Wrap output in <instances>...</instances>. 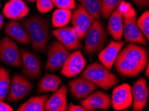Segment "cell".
Segmentation results:
<instances>
[{"instance_id":"1","label":"cell","mask_w":149,"mask_h":111,"mask_svg":"<svg viewBox=\"0 0 149 111\" xmlns=\"http://www.w3.org/2000/svg\"><path fill=\"white\" fill-rule=\"evenodd\" d=\"M22 24L28 34L31 47L35 51L46 53L49 35V23L46 18L40 15L22 19Z\"/></svg>"},{"instance_id":"2","label":"cell","mask_w":149,"mask_h":111,"mask_svg":"<svg viewBox=\"0 0 149 111\" xmlns=\"http://www.w3.org/2000/svg\"><path fill=\"white\" fill-rule=\"evenodd\" d=\"M118 7L123 13V35L126 41L146 46L147 40L137 26L136 11L126 1H121Z\"/></svg>"},{"instance_id":"3","label":"cell","mask_w":149,"mask_h":111,"mask_svg":"<svg viewBox=\"0 0 149 111\" xmlns=\"http://www.w3.org/2000/svg\"><path fill=\"white\" fill-rule=\"evenodd\" d=\"M81 77L90 81L98 87L107 90L119 83V80L113 72L97 61L88 65L82 71Z\"/></svg>"},{"instance_id":"4","label":"cell","mask_w":149,"mask_h":111,"mask_svg":"<svg viewBox=\"0 0 149 111\" xmlns=\"http://www.w3.org/2000/svg\"><path fill=\"white\" fill-rule=\"evenodd\" d=\"M84 37V52L86 55L91 57L98 53L104 47L108 34L100 20L96 19Z\"/></svg>"},{"instance_id":"5","label":"cell","mask_w":149,"mask_h":111,"mask_svg":"<svg viewBox=\"0 0 149 111\" xmlns=\"http://www.w3.org/2000/svg\"><path fill=\"white\" fill-rule=\"evenodd\" d=\"M48 58L46 63V69L49 71H56L62 69L70 52L59 41H54L49 45Z\"/></svg>"},{"instance_id":"6","label":"cell","mask_w":149,"mask_h":111,"mask_svg":"<svg viewBox=\"0 0 149 111\" xmlns=\"http://www.w3.org/2000/svg\"><path fill=\"white\" fill-rule=\"evenodd\" d=\"M0 60L8 66L22 67V57L17 45L8 36L0 41Z\"/></svg>"},{"instance_id":"7","label":"cell","mask_w":149,"mask_h":111,"mask_svg":"<svg viewBox=\"0 0 149 111\" xmlns=\"http://www.w3.org/2000/svg\"><path fill=\"white\" fill-rule=\"evenodd\" d=\"M22 57V72L25 77L37 79L42 73V62L38 55L25 49L20 50Z\"/></svg>"},{"instance_id":"8","label":"cell","mask_w":149,"mask_h":111,"mask_svg":"<svg viewBox=\"0 0 149 111\" xmlns=\"http://www.w3.org/2000/svg\"><path fill=\"white\" fill-rule=\"evenodd\" d=\"M33 88V85L28 79L21 74L16 73L13 76L7 101L17 102L30 93Z\"/></svg>"},{"instance_id":"9","label":"cell","mask_w":149,"mask_h":111,"mask_svg":"<svg viewBox=\"0 0 149 111\" xmlns=\"http://www.w3.org/2000/svg\"><path fill=\"white\" fill-rule=\"evenodd\" d=\"M70 20L79 39L82 40L96 19L92 17L81 4H79L74 13H72Z\"/></svg>"},{"instance_id":"10","label":"cell","mask_w":149,"mask_h":111,"mask_svg":"<svg viewBox=\"0 0 149 111\" xmlns=\"http://www.w3.org/2000/svg\"><path fill=\"white\" fill-rule=\"evenodd\" d=\"M86 65V59L82 52L76 50L67 58L66 62L61 69V74L67 78L74 77L80 73Z\"/></svg>"},{"instance_id":"11","label":"cell","mask_w":149,"mask_h":111,"mask_svg":"<svg viewBox=\"0 0 149 111\" xmlns=\"http://www.w3.org/2000/svg\"><path fill=\"white\" fill-rule=\"evenodd\" d=\"M112 106L115 110H123L128 108L132 104L131 87L124 83L116 87L112 91Z\"/></svg>"},{"instance_id":"12","label":"cell","mask_w":149,"mask_h":111,"mask_svg":"<svg viewBox=\"0 0 149 111\" xmlns=\"http://www.w3.org/2000/svg\"><path fill=\"white\" fill-rule=\"evenodd\" d=\"M80 105L88 111L101 109L104 110H109L112 106L111 97L107 92L101 90L92 92L86 98L81 101Z\"/></svg>"},{"instance_id":"13","label":"cell","mask_w":149,"mask_h":111,"mask_svg":"<svg viewBox=\"0 0 149 111\" xmlns=\"http://www.w3.org/2000/svg\"><path fill=\"white\" fill-rule=\"evenodd\" d=\"M132 96V110L142 111L147 105L148 89L146 79L143 77L140 79L133 84L131 87Z\"/></svg>"},{"instance_id":"14","label":"cell","mask_w":149,"mask_h":111,"mask_svg":"<svg viewBox=\"0 0 149 111\" xmlns=\"http://www.w3.org/2000/svg\"><path fill=\"white\" fill-rule=\"evenodd\" d=\"M53 35L68 50H76L82 47V44L73 27L65 26L52 31Z\"/></svg>"},{"instance_id":"15","label":"cell","mask_w":149,"mask_h":111,"mask_svg":"<svg viewBox=\"0 0 149 111\" xmlns=\"http://www.w3.org/2000/svg\"><path fill=\"white\" fill-rule=\"evenodd\" d=\"M70 90L74 98L82 100L98 89V87L91 81L82 77L76 78L68 83Z\"/></svg>"},{"instance_id":"16","label":"cell","mask_w":149,"mask_h":111,"mask_svg":"<svg viewBox=\"0 0 149 111\" xmlns=\"http://www.w3.org/2000/svg\"><path fill=\"white\" fill-rule=\"evenodd\" d=\"M124 45L125 42L122 41L112 40L108 46L99 52V61L108 70L112 69Z\"/></svg>"},{"instance_id":"17","label":"cell","mask_w":149,"mask_h":111,"mask_svg":"<svg viewBox=\"0 0 149 111\" xmlns=\"http://www.w3.org/2000/svg\"><path fill=\"white\" fill-rule=\"evenodd\" d=\"M68 89L65 84H62L59 89L54 92L48 97L45 104V110L47 111H66L68 110L67 94Z\"/></svg>"},{"instance_id":"18","label":"cell","mask_w":149,"mask_h":111,"mask_svg":"<svg viewBox=\"0 0 149 111\" xmlns=\"http://www.w3.org/2000/svg\"><path fill=\"white\" fill-rule=\"evenodd\" d=\"M29 13L30 9L23 0H9L3 9L4 16L15 21L24 19Z\"/></svg>"},{"instance_id":"19","label":"cell","mask_w":149,"mask_h":111,"mask_svg":"<svg viewBox=\"0 0 149 111\" xmlns=\"http://www.w3.org/2000/svg\"><path fill=\"white\" fill-rule=\"evenodd\" d=\"M114 63L116 71L120 74L130 77L139 75L146 66V65L135 62L134 61L128 59L119 55Z\"/></svg>"},{"instance_id":"20","label":"cell","mask_w":149,"mask_h":111,"mask_svg":"<svg viewBox=\"0 0 149 111\" xmlns=\"http://www.w3.org/2000/svg\"><path fill=\"white\" fill-rule=\"evenodd\" d=\"M4 33L11 39L20 44L28 45L30 43L28 34L22 23L15 20H11L6 25Z\"/></svg>"},{"instance_id":"21","label":"cell","mask_w":149,"mask_h":111,"mask_svg":"<svg viewBox=\"0 0 149 111\" xmlns=\"http://www.w3.org/2000/svg\"><path fill=\"white\" fill-rule=\"evenodd\" d=\"M118 55L143 65H146L148 62L146 49L140 44H136L135 43L128 44L120 51Z\"/></svg>"},{"instance_id":"22","label":"cell","mask_w":149,"mask_h":111,"mask_svg":"<svg viewBox=\"0 0 149 111\" xmlns=\"http://www.w3.org/2000/svg\"><path fill=\"white\" fill-rule=\"evenodd\" d=\"M107 30L114 40L122 41L123 37V13L118 8L110 15Z\"/></svg>"},{"instance_id":"23","label":"cell","mask_w":149,"mask_h":111,"mask_svg":"<svg viewBox=\"0 0 149 111\" xmlns=\"http://www.w3.org/2000/svg\"><path fill=\"white\" fill-rule=\"evenodd\" d=\"M61 85L60 77L52 74H46L41 79L38 84V94L55 92L59 89Z\"/></svg>"},{"instance_id":"24","label":"cell","mask_w":149,"mask_h":111,"mask_svg":"<svg viewBox=\"0 0 149 111\" xmlns=\"http://www.w3.org/2000/svg\"><path fill=\"white\" fill-rule=\"evenodd\" d=\"M48 95L32 97L17 108V111H44L45 104L48 99Z\"/></svg>"},{"instance_id":"25","label":"cell","mask_w":149,"mask_h":111,"mask_svg":"<svg viewBox=\"0 0 149 111\" xmlns=\"http://www.w3.org/2000/svg\"><path fill=\"white\" fill-rule=\"evenodd\" d=\"M71 17V10L58 8L53 13L52 17V23L54 28H63L66 26L70 21Z\"/></svg>"},{"instance_id":"26","label":"cell","mask_w":149,"mask_h":111,"mask_svg":"<svg viewBox=\"0 0 149 111\" xmlns=\"http://www.w3.org/2000/svg\"><path fill=\"white\" fill-rule=\"evenodd\" d=\"M11 85L10 72L3 67H0V101H5Z\"/></svg>"},{"instance_id":"27","label":"cell","mask_w":149,"mask_h":111,"mask_svg":"<svg viewBox=\"0 0 149 111\" xmlns=\"http://www.w3.org/2000/svg\"><path fill=\"white\" fill-rule=\"evenodd\" d=\"M88 13L96 19L100 16L102 0H78Z\"/></svg>"},{"instance_id":"28","label":"cell","mask_w":149,"mask_h":111,"mask_svg":"<svg viewBox=\"0 0 149 111\" xmlns=\"http://www.w3.org/2000/svg\"><path fill=\"white\" fill-rule=\"evenodd\" d=\"M122 0H102L100 15L104 19H108L111 13L118 8Z\"/></svg>"},{"instance_id":"29","label":"cell","mask_w":149,"mask_h":111,"mask_svg":"<svg viewBox=\"0 0 149 111\" xmlns=\"http://www.w3.org/2000/svg\"><path fill=\"white\" fill-rule=\"evenodd\" d=\"M137 26L146 40L149 39V11L146 10L136 20Z\"/></svg>"},{"instance_id":"30","label":"cell","mask_w":149,"mask_h":111,"mask_svg":"<svg viewBox=\"0 0 149 111\" xmlns=\"http://www.w3.org/2000/svg\"><path fill=\"white\" fill-rule=\"evenodd\" d=\"M36 7L40 13H48L54 8L52 0H36Z\"/></svg>"},{"instance_id":"31","label":"cell","mask_w":149,"mask_h":111,"mask_svg":"<svg viewBox=\"0 0 149 111\" xmlns=\"http://www.w3.org/2000/svg\"><path fill=\"white\" fill-rule=\"evenodd\" d=\"M53 4L59 9L73 10L76 8L75 0H52Z\"/></svg>"},{"instance_id":"32","label":"cell","mask_w":149,"mask_h":111,"mask_svg":"<svg viewBox=\"0 0 149 111\" xmlns=\"http://www.w3.org/2000/svg\"><path fill=\"white\" fill-rule=\"evenodd\" d=\"M68 110L69 111H88L82 105H76L74 103H70L68 105Z\"/></svg>"},{"instance_id":"33","label":"cell","mask_w":149,"mask_h":111,"mask_svg":"<svg viewBox=\"0 0 149 111\" xmlns=\"http://www.w3.org/2000/svg\"><path fill=\"white\" fill-rule=\"evenodd\" d=\"M134 3L141 8H147L149 5V0H132Z\"/></svg>"},{"instance_id":"34","label":"cell","mask_w":149,"mask_h":111,"mask_svg":"<svg viewBox=\"0 0 149 111\" xmlns=\"http://www.w3.org/2000/svg\"><path fill=\"white\" fill-rule=\"evenodd\" d=\"M13 108L8 104L4 103L3 101H0V111H13Z\"/></svg>"},{"instance_id":"35","label":"cell","mask_w":149,"mask_h":111,"mask_svg":"<svg viewBox=\"0 0 149 111\" xmlns=\"http://www.w3.org/2000/svg\"><path fill=\"white\" fill-rule=\"evenodd\" d=\"M3 23H4V17L3 15L0 13V30L2 29L3 26Z\"/></svg>"},{"instance_id":"36","label":"cell","mask_w":149,"mask_h":111,"mask_svg":"<svg viewBox=\"0 0 149 111\" xmlns=\"http://www.w3.org/2000/svg\"><path fill=\"white\" fill-rule=\"evenodd\" d=\"M146 70H145V72H144V74H145L146 77V78H148L149 77V65H148V62L147 63V64H146Z\"/></svg>"},{"instance_id":"37","label":"cell","mask_w":149,"mask_h":111,"mask_svg":"<svg viewBox=\"0 0 149 111\" xmlns=\"http://www.w3.org/2000/svg\"><path fill=\"white\" fill-rule=\"evenodd\" d=\"M26 1L31 2V3H34V2H36V0H26Z\"/></svg>"},{"instance_id":"38","label":"cell","mask_w":149,"mask_h":111,"mask_svg":"<svg viewBox=\"0 0 149 111\" xmlns=\"http://www.w3.org/2000/svg\"><path fill=\"white\" fill-rule=\"evenodd\" d=\"M1 1H0V8H1Z\"/></svg>"}]
</instances>
